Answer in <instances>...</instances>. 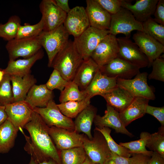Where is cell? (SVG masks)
Instances as JSON below:
<instances>
[{"label":"cell","mask_w":164,"mask_h":164,"mask_svg":"<svg viewBox=\"0 0 164 164\" xmlns=\"http://www.w3.org/2000/svg\"><path fill=\"white\" fill-rule=\"evenodd\" d=\"M49 128L39 115L34 111L24 128L29 132L31 141L25 146V150L38 163L51 159L61 164L59 151L49 133Z\"/></svg>","instance_id":"1"},{"label":"cell","mask_w":164,"mask_h":164,"mask_svg":"<svg viewBox=\"0 0 164 164\" xmlns=\"http://www.w3.org/2000/svg\"><path fill=\"white\" fill-rule=\"evenodd\" d=\"M83 60L73 41L69 40L65 46L56 55L51 67L57 70L64 79L70 82L73 80Z\"/></svg>","instance_id":"2"},{"label":"cell","mask_w":164,"mask_h":164,"mask_svg":"<svg viewBox=\"0 0 164 164\" xmlns=\"http://www.w3.org/2000/svg\"><path fill=\"white\" fill-rule=\"evenodd\" d=\"M69 36L62 25L50 31H43L38 36L41 46L47 54L49 67H51L56 55L68 43Z\"/></svg>","instance_id":"3"},{"label":"cell","mask_w":164,"mask_h":164,"mask_svg":"<svg viewBox=\"0 0 164 164\" xmlns=\"http://www.w3.org/2000/svg\"><path fill=\"white\" fill-rule=\"evenodd\" d=\"M134 30L144 32L142 23L137 21L129 10L121 7L117 13L111 15L109 34L115 36L123 34L129 38Z\"/></svg>","instance_id":"4"},{"label":"cell","mask_w":164,"mask_h":164,"mask_svg":"<svg viewBox=\"0 0 164 164\" xmlns=\"http://www.w3.org/2000/svg\"><path fill=\"white\" fill-rule=\"evenodd\" d=\"M109 34L108 30L90 27L73 41L75 47L83 60H86L91 55L101 40Z\"/></svg>","instance_id":"5"},{"label":"cell","mask_w":164,"mask_h":164,"mask_svg":"<svg viewBox=\"0 0 164 164\" xmlns=\"http://www.w3.org/2000/svg\"><path fill=\"white\" fill-rule=\"evenodd\" d=\"M34 111L39 114L49 127H56L74 131V124L72 119L63 115L53 99L44 108H35Z\"/></svg>","instance_id":"6"},{"label":"cell","mask_w":164,"mask_h":164,"mask_svg":"<svg viewBox=\"0 0 164 164\" xmlns=\"http://www.w3.org/2000/svg\"><path fill=\"white\" fill-rule=\"evenodd\" d=\"M38 36L20 39H14L8 41L5 48L9 60H15L19 57L30 58L41 49Z\"/></svg>","instance_id":"7"},{"label":"cell","mask_w":164,"mask_h":164,"mask_svg":"<svg viewBox=\"0 0 164 164\" xmlns=\"http://www.w3.org/2000/svg\"><path fill=\"white\" fill-rule=\"evenodd\" d=\"M94 132L92 139L85 135L83 147L87 156L93 162L104 164L111 152L103 135L95 129Z\"/></svg>","instance_id":"8"},{"label":"cell","mask_w":164,"mask_h":164,"mask_svg":"<svg viewBox=\"0 0 164 164\" xmlns=\"http://www.w3.org/2000/svg\"><path fill=\"white\" fill-rule=\"evenodd\" d=\"M117 39L119 47L118 57L140 69L148 67L149 62L147 57L134 42L125 37Z\"/></svg>","instance_id":"9"},{"label":"cell","mask_w":164,"mask_h":164,"mask_svg":"<svg viewBox=\"0 0 164 164\" xmlns=\"http://www.w3.org/2000/svg\"><path fill=\"white\" fill-rule=\"evenodd\" d=\"M49 134L59 151L83 147L85 135L54 126L49 127Z\"/></svg>","instance_id":"10"},{"label":"cell","mask_w":164,"mask_h":164,"mask_svg":"<svg viewBox=\"0 0 164 164\" xmlns=\"http://www.w3.org/2000/svg\"><path fill=\"white\" fill-rule=\"evenodd\" d=\"M148 75L147 72H144L139 73L133 79L117 78V85L127 90L135 97H142L149 100H154L155 99V95L147 83Z\"/></svg>","instance_id":"11"},{"label":"cell","mask_w":164,"mask_h":164,"mask_svg":"<svg viewBox=\"0 0 164 164\" xmlns=\"http://www.w3.org/2000/svg\"><path fill=\"white\" fill-rule=\"evenodd\" d=\"M116 36L108 34L100 42L91 58L99 68L117 57L119 47Z\"/></svg>","instance_id":"12"},{"label":"cell","mask_w":164,"mask_h":164,"mask_svg":"<svg viewBox=\"0 0 164 164\" xmlns=\"http://www.w3.org/2000/svg\"><path fill=\"white\" fill-rule=\"evenodd\" d=\"M39 8L44 23L43 31H50L63 24L67 14L57 6L54 0L42 1Z\"/></svg>","instance_id":"13"},{"label":"cell","mask_w":164,"mask_h":164,"mask_svg":"<svg viewBox=\"0 0 164 164\" xmlns=\"http://www.w3.org/2000/svg\"><path fill=\"white\" fill-rule=\"evenodd\" d=\"M63 26L69 35L74 39L80 36L90 27L85 9L76 6L71 9L67 14Z\"/></svg>","instance_id":"14"},{"label":"cell","mask_w":164,"mask_h":164,"mask_svg":"<svg viewBox=\"0 0 164 164\" xmlns=\"http://www.w3.org/2000/svg\"><path fill=\"white\" fill-rule=\"evenodd\" d=\"M5 106L8 119L19 131L23 130L34 111L33 108L25 101L14 102Z\"/></svg>","instance_id":"15"},{"label":"cell","mask_w":164,"mask_h":164,"mask_svg":"<svg viewBox=\"0 0 164 164\" xmlns=\"http://www.w3.org/2000/svg\"><path fill=\"white\" fill-rule=\"evenodd\" d=\"M132 38L134 43L147 57L149 62V67L164 52V45L144 32L137 31L133 35Z\"/></svg>","instance_id":"16"},{"label":"cell","mask_w":164,"mask_h":164,"mask_svg":"<svg viewBox=\"0 0 164 164\" xmlns=\"http://www.w3.org/2000/svg\"><path fill=\"white\" fill-rule=\"evenodd\" d=\"M99 69L109 77L126 80L131 79L140 73L137 67L118 57Z\"/></svg>","instance_id":"17"},{"label":"cell","mask_w":164,"mask_h":164,"mask_svg":"<svg viewBox=\"0 0 164 164\" xmlns=\"http://www.w3.org/2000/svg\"><path fill=\"white\" fill-rule=\"evenodd\" d=\"M86 2L85 9L90 26L99 29L108 30L111 15L95 0H87Z\"/></svg>","instance_id":"18"},{"label":"cell","mask_w":164,"mask_h":164,"mask_svg":"<svg viewBox=\"0 0 164 164\" xmlns=\"http://www.w3.org/2000/svg\"><path fill=\"white\" fill-rule=\"evenodd\" d=\"M93 122L95 127L98 128H111L117 133L125 134L130 137L134 136L123 125L119 117V113L107 104L104 114L103 116L97 114Z\"/></svg>","instance_id":"19"},{"label":"cell","mask_w":164,"mask_h":164,"mask_svg":"<svg viewBox=\"0 0 164 164\" xmlns=\"http://www.w3.org/2000/svg\"><path fill=\"white\" fill-rule=\"evenodd\" d=\"M159 0H137L134 4L122 0L121 7L129 10L135 19L142 23L154 15Z\"/></svg>","instance_id":"20"},{"label":"cell","mask_w":164,"mask_h":164,"mask_svg":"<svg viewBox=\"0 0 164 164\" xmlns=\"http://www.w3.org/2000/svg\"><path fill=\"white\" fill-rule=\"evenodd\" d=\"M117 78L109 77L102 73L99 69L91 82L84 90L87 97L91 99L97 95L107 92L117 87Z\"/></svg>","instance_id":"21"},{"label":"cell","mask_w":164,"mask_h":164,"mask_svg":"<svg viewBox=\"0 0 164 164\" xmlns=\"http://www.w3.org/2000/svg\"><path fill=\"white\" fill-rule=\"evenodd\" d=\"M149 100L143 97H135L131 103L119 113L120 119L126 127L133 121L143 117Z\"/></svg>","instance_id":"22"},{"label":"cell","mask_w":164,"mask_h":164,"mask_svg":"<svg viewBox=\"0 0 164 164\" xmlns=\"http://www.w3.org/2000/svg\"><path fill=\"white\" fill-rule=\"evenodd\" d=\"M100 96L106 100L107 104L119 113L124 110L135 97L127 90L118 86Z\"/></svg>","instance_id":"23"},{"label":"cell","mask_w":164,"mask_h":164,"mask_svg":"<svg viewBox=\"0 0 164 164\" xmlns=\"http://www.w3.org/2000/svg\"><path fill=\"white\" fill-rule=\"evenodd\" d=\"M44 52L41 49L35 54L28 58L9 60L6 67L3 70L5 74L11 75L23 76L31 73V69L38 60L42 59Z\"/></svg>","instance_id":"24"},{"label":"cell","mask_w":164,"mask_h":164,"mask_svg":"<svg viewBox=\"0 0 164 164\" xmlns=\"http://www.w3.org/2000/svg\"><path fill=\"white\" fill-rule=\"evenodd\" d=\"M53 97V91L48 89L46 84H35L29 89L25 101L33 108H44Z\"/></svg>","instance_id":"25"},{"label":"cell","mask_w":164,"mask_h":164,"mask_svg":"<svg viewBox=\"0 0 164 164\" xmlns=\"http://www.w3.org/2000/svg\"><path fill=\"white\" fill-rule=\"evenodd\" d=\"M99 69L98 65L91 58L84 60L77 70L72 81L78 86L80 90H85Z\"/></svg>","instance_id":"26"},{"label":"cell","mask_w":164,"mask_h":164,"mask_svg":"<svg viewBox=\"0 0 164 164\" xmlns=\"http://www.w3.org/2000/svg\"><path fill=\"white\" fill-rule=\"evenodd\" d=\"M14 102L25 101L27 94L36 80L30 73L23 76H10Z\"/></svg>","instance_id":"27"},{"label":"cell","mask_w":164,"mask_h":164,"mask_svg":"<svg viewBox=\"0 0 164 164\" xmlns=\"http://www.w3.org/2000/svg\"><path fill=\"white\" fill-rule=\"evenodd\" d=\"M97 111V108L94 106L90 104L87 106L75 118L73 121L74 131L78 133L83 132L92 139L91 128Z\"/></svg>","instance_id":"28"},{"label":"cell","mask_w":164,"mask_h":164,"mask_svg":"<svg viewBox=\"0 0 164 164\" xmlns=\"http://www.w3.org/2000/svg\"><path fill=\"white\" fill-rule=\"evenodd\" d=\"M18 131L8 119L0 126V154L7 153L13 147Z\"/></svg>","instance_id":"29"},{"label":"cell","mask_w":164,"mask_h":164,"mask_svg":"<svg viewBox=\"0 0 164 164\" xmlns=\"http://www.w3.org/2000/svg\"><path fill=\"white\" fill-rule=\"evenodd\" d=\"M91 99L87 97L81 101H69L57 104L61 112L65 116L75 118L83 110L90 104Z\"/></svg>","instance_id":"30"},{"label":"cell","mask_w":164,"mask_h":164,"mask_svg":"<svg viewBox=\"0 0 164 164\" xmlns=\"http://www.w3.org/2000/svg\"><path fill=\"white\" fill-rule=\"evenodd\" d=\"M61 164H82L87 155L83 147L59 151Z\"/></svg>","instance_id":"31"},{"label":"cell","mask_w":164,"mask_h":164,"mask_svg":"<svg viewBox=\"0 0 164 164\" xmlns=\"http://www.w3.org/2000/svg\"><path fill=\"white\" fill-rule=\"evenodd\" d=\"M150 134L147 132H142L140 134L139 139L127 142H120L119 145L128 149L131 154H142L151 157L153 152L148 151L146 148Z\"/></svg>","instance_id":"32"},{"label":"cell","mask_w":164,"mask_h":164,"mask_svg":"<svg viewBox=\"0 0 164 164\" xmlns=\"http://www.w3.org/2000/svg\"><path fill=\"white\" fill-rule=\"evenodd\" d=\"M87 97L84 90H80L78 86L73 81L69 82L61 92L59 97L60 102L83 100Z\"/></svg>","instance_id":"33"},{"label":"cell","mask_w":164,"mask_h":164,"mask_svg":"<svg viewBox=\"0 0 164 164\" xmlns=\"http://www.w3.org/2000/svg\"><path fill=\"white\" fill-rule=\"evenodd\" d=\"M21 23L19 17L14 15L11 16L6 23H0V37L8 41L15 39Z\"/></svg>","instance_id":"34"},{"label":"cell","mask_w":164,"mask_h":164,"mask_svg":"<svg viewBox=\"0 0 164 164\" xmlns=\"http://www.w3.org/2000/svg\"><path fill=\"white\" fill-rule=\"evenodd\" d=\"M95 129L100 132L104 136L111 152L127 158L131 157V154L128 149L118 144L113 139L110 135L111 130L109 128L104 127L99 128L95 127Z\"/></svg>","instance_id":"35"},{"label":"cell","mask_w":164,"mask_h":164,"mask_svg":"<svg viewBox=\"0 0 164 164\" xmlns=\"http://www.w3.org/2000/svg\"><path fill=\"white\" fill-rule=\"evenodd\" d=\"M146 147L164 158V126H161L157 132L150 134Z\"/></svg>","instance_id":"36"},{"label":"cell","mask_w":164,"mask_h":164,"mask_svg":"<svg viewBox=\"0 0 164 164\" xmlns=\"http://www.w3.org/2000/svg\"><path fill=\"white\" fill-rule=\"evenodd\" d=\"M142 24L144 32L164 45V26L156 22L152 17Z\"/></svg>","instance_id":"37"},{"label":"cell","mask_w":164,"mask_h":164,"mask_svg":"<svg viewBox=\"0 0 164 164\" xmlns=\"http://www.w3.org/2000/svg\"><path fill=\"white\" fill-rule=\"evenodd\" d=\"M44 23L41 18L39 22L36 24L30 25L25 23L21 25L18 29L15 39H20L38 36L43 31Z\"/></svg>","instance_id":"38"},{"label":"cell","mask_w":164,"mask_h":164,"mask_svg":"<svg viewBox=\"0 0 164 164\" xmlns=\"http://www.w3.org/2000/svg\"><path fill=\"white\" fill-rule=\"evenodd\" d=\"M14 102V96L10 76L4 74L0 83V105L5 106Z\"/></svg>","instance_id":"39"},{"label":"cell","mask_w":164,"mask_h":164,"mask_svg":"<svg viewBox=\"0 0 164 164\" xmlns=\"http://www.w3.org/2000/svg\"><path fill=\"white\" fill-rule=\"evenodd\" d=\"M69 82L64 79L59 72L54 69L46 84L47 88L53 91L56 89L62 91L68 84Z\"/></svg>","instance_id":"40"},{"label":"cell","mask_w":164,"mask_h":164,"mask_svg":"<svg viewBox=\"0 0 164 164\" xmlns=\"http://www.w3.org/2000/svg\"><path fill=\"white\" fill-rule=\"evenodd\" d=\"M152 66V71L148 75V79L164 82V58L159 57L156 59L153 62Z\"/></svg>","instance_id":"41"},{"label":"cell","mask_w":164,"mask_h":164,"mask_svg":"<svg viewBox=\"0 0 164 164\" xmlns=\"http://www.w3.org/2000/svg\"><path fill=\"white\" fill-rule=\"evenodd\" d=\"M122 0H95L111 15L117 13L121 7Z\"/></svg>","instance_id":"42"},{"label":"cell","mask_w":164,"mask_h":164,"mask_svg":"<svg viewBox=\"0 0 164 164\" xmlns=\"http://www.w3.org/2000/svg\"><path fill=\"white\" fill-rule=\"evenodd\" d=\"M145 114H150L156 118L161 126H164V106L157 107L148 104L146 108Z\"/></svg>","instance_id":"43"},{"label":"cell","mask_w":164,"mask_h":164,"mask_svg":"<svg viewBox=\"0 0 164 164\" xmlns=\"http://www.w3.org/2000/svg\"><path fill=\"white\" fill-rule=\"evenodd\" d=\"M154 20L158 23L164 26V0H159L154 14Z\"/></svg>","instance_id":"44"},{"label":"cell","mask_w":164,"mask_h":164,"mask_svg":"<svg viewBox=\"0 0 164 164\" xmlns=\"http://www.w3.org/2000/svg\"><path fill=\"white\" fill-rule=\"evenodd\" d=\"M129 158L119 156L111 152L104 164H129Z\"/></svg>","instance_id":"45"},{"label":"cell","mask_w":164,"mask_h":164,"mask_svg":"<svg viewBox=\"0 0 164 164\" xmlns=\"http://www.w3.org/2000/svg\"><path fill=\"white\" fill-rule=\"evenodd\" d=\"M150 157L142 154H132L129 158V164H148Z\"/></svg>","instance_id":"46"},{"label":"cell","mask_w":164,"mask_h":164,"mask_svg":"<svg viewBox=\"0 0 164 164\" xmlns=\"http://www.w3.org/2000/svg\"><path fill=\"white\" fill-rule=\"evenodd\" d=\"M148 164H164V158L155 152H153Z\"/></svg>","instance_id":"47"},{"label":"cell","mask_w":164,"mask_h":164,"mask_svg":"<svg viewBox=\"0 0 164 164\" xmlns=\"http://www.w3.org/2000/svg\"><path fill=\"white\" fill-rule=\"evenodd\" d=\"M57 6L67 14L71 9L68 4V0H54Z\"/></svg>","instance_id":"48"},{"label":"cell","mask_w":164,"mask_h":164,"mask_svg":"<svg viewBox=\"0 0 164 164\" xmlns=\"http://www.w3.org/2000/svg\"><path fill=\"white\" fill-rule=\"evenodd\" d=\"M7 119V116L5 111V106L0 105V126Z\"/></svg>","instance_id":"49"},{"label":"cell","mask_w":164,"mask_h":164,"mask_svg":"<svg viewBox=\"0 0 164 164\" xmlns=\"http://www.w3.org/2000/svg\"><path fill=\"white\" fill-rule=\"evenodd\" d=\"M38 164H60L51 159H49L40 162Z\"/></svg>","instance_id":"50"},{"label":"cell","mask_w":164,"mask_h":164,"mask_svg":"<svg viewBox=\"0 0 164 164\" xmlns=\"http://www.w3.org/2000/svg\"><path fill=\"white\" fill-rule=\"evenodd\" d=\"M82 164H98L93 162L87 155L86 157Z\"/></svg>","instance_id":"51"},{"label":"cell","mask_w":164,"mask_h":164,"mask_svg":"<svg viewBox=\"0 0 164 164\" xmlns=\"http://www.w3.org/2000/svg\"><path fill=\"white\" fill-rule=\"evenodd\" d=\"M4 74L5 73L3 70H0V83L2 81Z\"/></svg>","instance_id":"52"},{"label":"cell","mask_w":164,"mask_h":164,"mask_svg":"<svg viewBox=\"0 0 164 164\" xmlns=\"http://www.w3.org/2000/svg\"><path fill=\"white\" fill-rule=\"evenodd\" d=\"M29 164H38V163L31 157Z\"/></svg>","instance_id":"53"}]
</instances>
